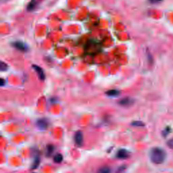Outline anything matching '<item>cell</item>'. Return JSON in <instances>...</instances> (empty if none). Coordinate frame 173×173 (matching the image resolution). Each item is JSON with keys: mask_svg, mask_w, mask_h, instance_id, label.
<instances>
[{"mask_svg": "<svg viewBox=\"0 0 173 173\" xmlns=\"http://www.w3.org/2000/svg\"><path fill=\"white\" fill-rule=\"evenodd\" d=\"M6 85V80L3 79V78H1V79H0V85L1 86H3Z\"/></svg>", "mask_w": 173, "mask_h": 173, "instance_id": "obj_18", "label": "cell"}, {"mask_svg": "<svg viewBox=\"0 0 173 173\" xmlns=\"http://www.w3.org/2000/svg\"><path fill=\"white\" fill-rule=\"evenodd\" d=\"M36 125L37 128L42 131L46 130L49 126V122L46 118H39L37 120Z\"/></svg>", "mask_w": 173, "mask_h": 173, "instance_id": "obj_3", "label": "cell"}, {"mask_svg": "<svg viewBox=\"0 0 173 173\" xmlns=\"http://www.w3.org/2000/svg\"><path fill=\"white\" fill-rule=\"evenodd\" d=\"M162 1H163V0H149V1L152 3H158Z\"/></svg>", "mask_w": 173, "mask_h": 173, "instance_id": "obj_19", "label": "cell"}, {"mask_svg": "<svg viewBox=\"0 0 173 173\" xmlns=\"http://www.w3.org/2000/svg\"><path fill=\"white\" fill-rule=\"evenodd\" d=\"M8 69V65L6 64V63H4L3 62H1V64H0V70L1 71H6Z\"/></svg>", "mask_w": 173, "mask_h": 173, "instance_id": "obj_15", "label": "cell"}, {"mask_svg": "<svg viewBox=\"0 0 173 173\" xmlns=\"http://www.w3.org/2000/svg\"><path fill=\"white\" fill-rule=\"evenodd\" d=\"M116 158L120 160H125L129 158L130 153L126 149H120L116 152Z\"/></svg>", "mask_w": 173, "mask_h": 173, "instance_id": "obj_4", "label": "cell"}, {"mask_svg": "<svg viewBox=\"0 0 173 173\" xmlns=\"http://www.w3.org/2000/svg\"><path fill=\"white\" fill-rule=\"evenodd\" d=\"M62 160H63V156L61 154H55L54 157H53V162H54L55 163H57V164L61 163V162H62Z\"/></svg>", "mask_w": 173, "mask_h": 173, "instance_id": "obj_11", "label": "cell"}, {"mask_svg": "<svg viewBox=\"0 0 173 173\" xmlns=\"http://www.w3.org/2000/svg\"><path fill=\"white\" fill-rule=\"evenodd\" d=\"M12 45L14 48H16L20 51H22V52H26L28 50V49H29L27 44H26L25 43L22 42H20V41H17V42L12 43Z\"/></svg>", "mask_w": 173, "mask_h": 173, "instance_id": "obj_2", "label": "cell"}, {"mask_svg": "<svg viewBox=\"0 0 173 173\" xmlns=\"http://www.w3.org/2000/svg\"><path fill=\"white\" fill-rule=\"evenodd\" d=\"M54 151V147L53 145H48L47 146L46 149V155L47 156H51Z\"/></svg>", "mask_w": 173, "mask_h": 173, "instance_id": "obj_13", "label": "cell"}, {"mask_svg": "<svg viewBox=\"0 0 173 173\" xmlns=\"http://www.w3.org/2000/svg\"><path fill=\"white\" fill-rule=\"evenodd\" d=\"M167 145L168 147L170 148V149H173V138L171 139H170L169 141L167 142Z\"/></svg>", "mask_w": 173, "mask_h": 173, "instance_id": "obj_17", "label": "cell"}, {"mask_svg": "<svg viewBox=\"0 0 173 173\" xmlns=\"http://www.w3.org/2000/svg\"><path fill=\"white\" fill-rule=\"evenodd\" d=\"M134 103V100L133 99L130 98H125L121 100L120 102H118V104L120 105L121 106H131V105H133Z\"/></svg>", "mask_w": 173, "mask_h": 173, "instance_id": "obj_7", "label": "cell"}, {"mask_svg": "<svg viewBox=\"0 0 173 173\" xmlns=\"http://www.w3.org/2000/svg\"><path fill=\"white\" fill-rule=\"evenodd\" d=\"M131 125L134 127H143L145 126V124H144L142 121H139V120L133 121V122L131 123Z\"/></svg>", "mask_w": 173, "mask_h": 173, "instance_id": "obj_14", "label": "cell"}, {"mask_svg": "<svg viewBox=\"0 0 173 173\" xmlns=\"http://www.w3.org/2000/svg\"><path fill=\"white\" fill-rule=\"evenodd\" d=\"M120 93V91L117 89H110L106 93V94L109 97H112V98H114V97H117L119 95V94Z\"/></svg>", "mask_w": 173, "mask_h": 173, "instance_id": "obj_9", "label": "cell"}, {"mask_svg": "<svg viewBox=\"0 0 173 173\" xmlns=\"http://www.w3.org/2000/svg\"><path fill=\"white\" fill-rule=\"evenodd\" d=\"M33 68L35 70V71L36 72V73L37 74L40 80L42 81H44L45 79V74L44 73V71L41 68L40 66H39L37 65H33Z\"/></svg>", "mask_w": 173, "mask_h": 173, "instance_id": "obj_6", "label": "cell"}, {"mask_svg": "<svg viewBox=\"0 0 173 173\" xmlns=\"http://www.w3.org/2000/svg\"><path fill=\"white\" fill-rule=\"evenodd\" d=\"M40 158L39 156H37V157L35 158L34 161H33V165H32V169H36L37 168H38V166H39V164H40Z\"/></svg>", "mask_w": 173, "mask_h": 173, "instance_id": "obj_12", "label": "cell"}, {"mask_svg": "<svg viewBox=\"0 0 173 173\" xmlns=\"http://www.w3.org/2000/svg\"><path fill=\"white\" fill-rule=\"evenodd\" d=\"M97 173H112V170L108 166H102L98 170Z\"/></svg>", "mask_w": 173, "mask_h": 173, "instance_id": "obj_10", "label": "cell"}, {"mask_svg": "<svg viewBox=\"0 0 173 173\" xmlns=\"http://www.w3.org/2000/svg\"><path fill=\"white\" fill-rule=\"evenodd\" d=\"M74 139H75V142L76 145L78 146H81L83 145V140H84L83 132L77 131V133H75Z\"/></svg>", "mask_w": 173, "mask_h": 173, "instance_id": "obj_5", "label": "cell"}, {"mask_svg": "<svg viewBox=\"0 0 173 173\" xmlns=\"http://www.w3.org/2000/svg\"><path fill=\"white\" fill-rule=\"evenodd\" d=\"M149 158L154 164H160L165 161L166 153L162 148L154 147L149 152Z\"/></svg>", "mask_w": 173, "mask_h": 173, "instance_id": "obj_1", "label": "cell"}, {"mask_svg": "<svg viewBox=\"0 0 173 173\" xmlns=\"http://www.w3.org/2000/svg\"><path fill=\"white\" fill-rule=\"evenodd\" d=\"M170 131H171V129H170V127H166V128L164 129V131H163V133H162V134H163V135L164 136V137H166L168 134H169L170 133Z\"/></svg>", "mask_w": 173, "mask_h": 173, "instance_id": "obj_16", "label": "cell"}, {"mask_svg": "<svg viewBox=\"0 0 173 173\" xmlns=\"http://www.w3.org/2000/svg\"><path fill=\"white\" fill-rule=\"evenodd\" d=\"M37 4L38 2L37 0H31V1L28 3L27 7H26V10H27L28 12L33 11L37 8Z\"/></svg>", "mask_w": 173, "mask_h": 173, "instance_id": "obj_8", "label": "cell"}]
</instances>
